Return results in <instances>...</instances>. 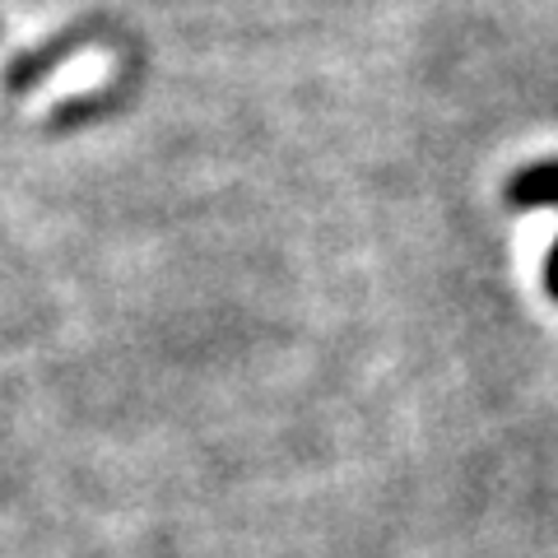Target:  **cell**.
I'll return each mask as SVG.
<instances>
[{
  "mask_svg": "<svg viewBox=\"0 0 558 558\" xmlns=\"http://www.w3.org/2000/svg\"><path fill=\"white\" fill-rule=\"evenodd\" d=\"M508 201L517 209H539V205H558V163H535L526 172H517L508 186Z\"/></svg>",
  "mask_w": 558,
  "mask_h": 558,
  "instance_id": "1",
  "label": "cell"
},
{
  "mask_svg": "<svg viewBox=\"0 0 558 558\" xmlns=\"http://www.w3.org/2000/svg\"><path fill=\"white\" fill-rule=\"evenodd\" d=\"M545 289L558 299V238H554V247H549V260H545Z\"/></svg>",
  "mask_w": 558,
  "mask_h": 558,
  "instance_id": "2",
  "label": "cell"
}]
</instances>
